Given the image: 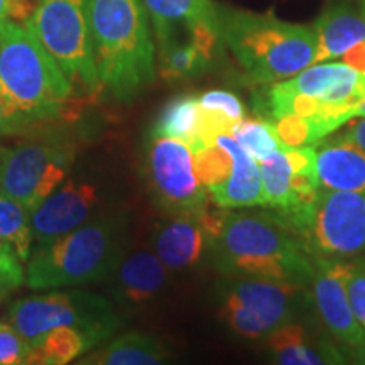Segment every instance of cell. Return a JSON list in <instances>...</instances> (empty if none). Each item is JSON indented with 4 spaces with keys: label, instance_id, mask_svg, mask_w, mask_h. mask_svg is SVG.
<instances>
[{
    "label": "cell",
    "instance_id": "cell-1",
    "mask_svg": "<svg viewBox=\"0 0 365 365\" xmlns=\"http://www.w3.org/2000/svg\"><path fill=\"white\" fill-rule=\"evenodd\" d=\"M223 276L252 277L309 287L314 257L271 212H228L210 247Z\"/></svg>",
    "mask_w": 365,
    "mask_h": 365
},
{
    "label": "cell",
    "instance_id": "cell-2",
    "mask_svg": "<svg viewBox=\"0 0 365 365\" xmlns=\"http://www.w3.org/2000/svg\"><path fill=\"white\" fill-rule=\"evenodd\" d=\"M90 26L102 88L118 102H130L156 78L144 0H90Z\"/></svg>",
    "mask_w": 365,
    "mask_h": 365
},
{
    "label": "cell",
    "instance_id": "cell-3",
    "mask_svg": "<svg viewBox=\"0 0 365 365\" xmlns=\"http://www.w3.org/2000/svg\"><path fill=\"white\" fill-rule=\"evenodd\" d=\"M125 220L100 215L75 230L31 250L26 284L31 289H59L110 277L124 255Z\"/></svg>",
    "mask_w": 365,
    "mask_h": 365
},
{
    "label": "cell",
    "instance_id": "cell-4",
    "mask_svg": "<svg viewBox=\"0 0 365 365\" xmlns=\"http://www.w3.org/2000/svg\"><path fill=\"white\" fill-rule=\"evenodd\" d=\"M222 41L257 83H276L314 63L313 26L286 22L272 14L220 9Z\"/></svg>",
    "mask_w": 365,
    "mask_h": 365
},
{
    "label": "cell",
    "instance_id": "cell-5",
    "mask_svg": "<svg viewBox=\"0 0 365 365\" xmlns=\"http://www.w3.org/2000/svg\"><path fill=\"white\" fill-rule=\"evenodd\" d=\"M73 93V83L29 26L2 21L0 97L29 122L58 117Z\"/></svg>",
    "mask_w": 365,
    "mask_h": 365
},
{
    "label": "cell",
    "instance_id": "cell-6",
    "mask_svg": "<svg viewBox=\"0 0 365 365\" xmlns=\"http://www.w3.org/2000/svg\"><path fill=\"white\" fill-rule=\"evenodd\" d=\"M9 323L29 346L53 328L70 327L83 333L93 349L115 335L120 317L103 296L58 291L14 301L9 308Z\"/></svg>",
    "mask_w": 365,
    "mask_h": 365
},
{
    "label": "cell",
    "instance_id": "cell-7",
    "mask_svg": "<svg viewBox=\"0 0 365 365\" xmlns=\"http://www.w3.org/2000/svg\"><path fill=\"white\" fill-rule=\"evenodd\" d=\"M303 291L307 287L286 282L225 276L217 287L218 318L240 339L264 340L298 319Z\"/></svg>",
    "mask_w": 365,
    "mask_h": 365
},
{
    "label": "cell",
    "instance_id": "cell-8",
    "mask_svg": "<svg viewBox=\"0 0 365 365\" xmlns=\"http://www.w3.org/2000/svg\"><path fill=\"white\" fill-rule=\"evenodd\" d=\"M24 22L73 85L90 95L102 90L91 39L90 0H38Z\"/></svg>",
    "mask_w": 365,
    "mask_h": 365
},
{
    "label": "cell",
    "instance_id": "cell-9",
    "mask_svg": "<svg viewBox=\"0 0 365 365\" xmlns=\"http://www.w3.org/2000/svg\"><path fill=\"white\" fill-rule=\"evenodd\" d=\"M284 227L313 257H357L365 252V193L319 188L313 203Z\"/></svg>",
    "mask_w": 365,
    "mask_h": 365
},
{
    "label": "cell",
    "instance_id": "cell-10",
    "mask_svg": "<svg viewBox=\"0 0 365 365\" xmlns=\"http://www.w3.org/2000/svg\"><path fill=\"white\" fill-rule=\"evenodd\" d=\"M75 161V148L61 137L22 140L0 148L2 196L33 212L63 185Z\"/></svg>",
    "mask_w": 365,
    "mask_h": 365
},
{
    "label": "cell",
    "instance_id": "cell-11",
    "mask_svg": "<svg viewBox=\"0 0 365 365\" xmlns=\"http://www.w3.org/2000/svg\"><path fill=\"white\" fill-rule=\"evenodd\" d=\"M143 170L150 196L166 215L195 213L210 198L196 175L193 149L178 137L150 135Z\"/></svg>",
    "mask_w": 365,
    "mask_h": 365
},
{
    "label": "cell",
    "instance_id": "cell-12",
    "mask_svg": "<svg viewBox=\"0 0 365 365\" xmlns=\"http://www.w3.org/2000/svg\"><path fill=\"white\" fill-rule=\"evenodd\" d=\"M312 299L323 327L333 340L346 349H357L365 341V330L355 318L346 294V276L350 262L345 259L314 257Z\"/></svg>",
    "mask_w": 365,
    "mask_h": 365
},
{
    "label": "cell",
    "instance_id": "cell-13",
    "mask_svg": "<svg viewBox=\"0 0 365 365\" xmlns=\"http://www.w3.org/2000/svg\"><path fill=\"white\" fill-rule=\"evenodd\" d=\"M97 186L70 180L59 185L31 212V232L36 245L48 244L90 220L98 205Z\"/></svg>",
    "mask_w": 365,
    "mask_h": 365
},
{
    "label": "cell",
    "instance_id": "cell-14",
    "mask_svg": "<svg viewBox=\"0 0 365 365\" xmlns=\"http://www.w3.org/2000/svg\"><path fill=\"white\" fill-rule=\"evenodd\" d=\"M153 250L170 272H185L200 266L210 255V239L198 213L168 215L154 232Z\"/></svg>",
    "mask_w": 365,
    "mask_h": 365
},
{
    "label": "cell",
    "instance_id": "cell-15",
    "mask_svg": "<svg viewBox=\"0 0 365 365\" xmlns=\"http://www.w3.org/2000/svg\"><path fill=\"white\" fill-rule=\"evenodd\" d=\"M112 294L124 308L137 309L164 291L170 271L150 249H137L122 255L110 274Z\"/></svg>",
    "mask_w": 365,
    "mask_h": 365
},
{
    "label": "cell",
    "instance_id": "cell-16",
    "mask_svg": "<svg viewBox=\"0 0 365 365\" xmlns=\"http://www.w3.org/2000/svg\"><path fill=\"white\" fill-rule=\"evenodd\" d=\"M215 143L232 156V171L222 185L208 190L210 198L218 207L228 210L262 207V176L259 161H255L230 134L218 135Z\"/></svg>",
    "mask_w": 365,
    "mask_h": 365
},
{
    "label": "cell",
    "instance_id": "cell-17",
    "mask_svg": "<svg viewBox=\"0 0 365 365\" xmlns=\"http://www.w3.org/2000/svg\"><path fill=\"white\" fill-rule=\"evenodd\" d=\"M269 360L281 365L345 364V355L328 336L309 331L296 322L286 323L264 339Z\"/></svg>",
    "mask_w": 365,
    "mask_h": 365
},
{
    "label": "cell",
    "instance_id": "cell-18",
    "mask_svg": "<svg viewBox=\"0 0 365 365\" xmlns=\"http://www.w3.org/2000/svg\"><path fill=\"white\" fill-rule=\"evenodd\" d=\"M156 39L159 44V75L166 81L202 75L217 58L218 49L196 38L190 26L175 27Z\"/></svg>",
    "mask_w": 365,
    "mask_h": 365
},
{
    "label": "cell",
    "instance_id": "cell-19",
    "mask_svg": "<svg viewBox=\"0 0 365 365\" xmlns=\"http://www.w3.org/2000/svg\"><path fill=\"white\" fill-rule=\"evenodd\" d=\"M317 175L322 188L365 193V150L339 135L319 143Z\"/></svg>",
    "mask_w": 365,
    "mask_h": 365
},
{
    "label": "cell",
    "instance_id": "cell-20",
    "mask_svg": "<svg viewBox=\"0 0 365 365\" xmlns=\"http://www.w3.org/2000/svg\"><path fill=\"white\" fill-rule=\"evenodd\" d=\"M313 29L317 34L314 63L331 61L365 41V17L346 4H333L318 17Z\"/></svg>",
    "mask_w": 365,
    "mask_h": 365
},
{
    "label": "cell",
    "instance_id": "cell-21",
    "mask_svg": "<svg viewBox=\"0 0 365 365\" xmlns=\"http://www.w3.org/2000/svg\"><path fill=\"white\" fill-rule=\"evenodd\" d=\"M170 362V352L161 341L148 333L132 331L120 335L81 364L93 365H159Z\"/></svg>",
    "mask_w": 365,
    "mask_h": 365
},
{
    "label": "cell",
    "instance_id": "cell-22",
    "mask_svg": "<svg viewBox=\"0 0 365 365\" xmlns=\"http://www.w3.org/2000/svg\"><path fill=\"white\" fill-rule=\"evenodd\" d=\"M144 6L156 38L195 22H220V7L213 0H144Z\"/></svg>",
    "mask_w": 365,
    "mask_h": 365
},
{
    "label": "cell",
    "instance_id": "cell-23",
    "mask_svg": "<svg viewBox=\"0 0 365 365\" xmlns=\"http://www.w3.org/2000/svg\"><path fill=\"white\" fill-rule=\"evenodd\" d=\"M202 122L203 110L200 107L198 97L180 95L164 105L149 135L178 137L193 149L202 134Z\"/></svg>",
    "mask_w": 365,
    "mask_h": 365
},
{
    "label": "cell",
    "instance_id": "cell-24",
    "mask_svg": "<svg viewBox=\"0 0 365 365\" xmlns=\"http://www.w3.org/2000/svg\"><path fill=\"white\" fill-rule=\"evenodd\" d=\"M90 349V341L83 333L70 327H58L29 346L26 364L65 365L81 357Z\"/></svg>",
    "mask_w": 365,
    "mask_h": 365
},
{
    "label": "cell",
    "instance_id": "cell-25",
    "mask_svg": "<svg viewBox=\"0 0 365 365\" xmlns=\"http://www.w3.org/2000/svg\"><path fill=\"white\" fill-rule=\"evenodd\" d=\"M259 168L262 176V207H267L271 212H282L293 207L294 170L284 145L274 150L269 158L259 161Z\"/></svg>",
    "mask_w": 365,
    "mask_h": 365
},
{
    "label": "cell",
    "instance_id": "cell-26",
    "mask_svg": "<svg viewBox=\"0 0 365 365\" xmlns=\"http://www.w3.org/2000/svg\"><path fill=\"white\" fill-rule=\"evenodd\" d=\"M0 244H9L27 262L33 250L31 212L21 203L2 196L0 198Z\"/></svg>",
    "mask_w": 365,
    "mask_h": 365
},
{
    "label": "cell",
    "instance_id": "cell-27",
    "mask_svg": "<svg viewBox=\"0 0 365 365\" xmlns=\"http://www.w3.org/2000/svg\"><path fill=\"white\" fill-rule=\"evenodd\" d=\"M232 137L252 156L255 161H262L281 148V140L276 134L274 124L261 118L244 117L232 129Z\"/></svg>",
    "mask_w": 365,
    "mask_h": 365
},
{
    "label": "cell",
    "instance_id": "cell-28",
    "mask_svg": "<svg viewBox=\"0 0 365 365\" xmlns=\"http://www.w3.org/2000/svg\"><path fill=\"white\" fill-rule=\"evenodd\" d=\"M196 175L207 191L213 186L222 185L232 171V156L222 145H205L193 150Z\"/></svg>",
    "mask_w": 365,
    "mask_h": 365
},
{
    "label": "cell",
    "instance_id": "cell-29",
    "mask_svg": "<svg viewBox=\"0 0 365 365\" xmlns=\"http://www.w3.org/2000/svg\"><path fill=\"white\" fill-rule=\"evenodd\" d=\"M198 102L202 108L207 110H215L232 120L239 122L245 117V107L242 100L235 93L227 90H210L200 95Z\"/></svg>",
    "mask_w": 365,
    "mask_h": 365
},
{
    "label": "cell",
    "instance_id": "cell-30",
    "mask_svg": "<svg viewBox=\"0 0 365 365\" xmlns=\"http://www.w3.org/2000/svg\"><path fill=\"white\" fill-rule=\"evenodd\" d=\"M345 286L355 318L365 330V259L350 262Z\"/></svg>",
    "mask_w": 365,
    "mask_h": 365
},
{
    "label": "cell",
    "instance_id": "cell-31",
    "mask_svg": "<svg viewBox=\"0 0 365 365\" xmlns=\"http://www.w3.org/2000/svg\"><path fill=\"white\" fill-rule=\"evenodd\" d=\"M29 345L11 323H0V365L26 364Z\"/></svg>",
    "mask_w": 365,
    "mask_h": 365
},
{
    "label": "cell",
    "instance_id": "cell-32",
    "mask_svg": "<svg viewBox=\"0 0 365 365\" xmlns=\"http://www.w3.org/2000/svg\"><path fill=\"white\" fill-rule=\"evenodd\" d=\"M274 129L279 137L282 145H291V148H298V145H312L309 144V122L307 117L299 115H286L274 120Z\"/></svg>",
    "mask_w": 365,
    "mask_h": 365
},
{
    "label": "cell",
    "instance_id": "cell-33",
    "mask_svg": "<svg viewBox=\"0 0 365 365\" xmlns=\"http://www.w3.org/2000/svg\"><path fill=\"white\" fill-rule=\"evenodd\" d=\"M29 125V122L21 113H17L6 100L0 97V137L12 135L16 132L27 129Z\"/></svg>",
    "mask_w": 365,
    "mask_h": 365
},
{
    "label": "cell",
    "instance_id": "cell-34",
    "mask_svg": "<svg viewBox=\"0 0 365 365\" xmlns=\"http://www.w3.org/2000/svg\"><path fill=\"white\" fill-rule=\"evenodd\" d=\"M31 14L27 0H0V22L11 17L14 21H27Z\"/></svg>",
    "mask_w": 365,
    "mask_h": 365
},
{
    "label": "cell",
    "instance_id": "cell-35",
    "mask_svg": "<svg viewBox=\"0 0 365 365\" xmlns=\"http://www.w3.org/2000/svg\"><path fill=\"white\" fill-rule=\"evenodd\" d=\"M341 59H344L345 65L354 68V70L360 73V75H365V41L355 44L354 48H350L349 51L341 56Z\"/></svg>",
    "mask_w": 365,
    "mask_h": 365
},
{
    "label": "cell",
    "instance_id": "cell-36",
    "mask_svg": "<svg viewBox=\"0 0 365 365\" xmlns=\"http://www.w3.org/2000/svg\"><path fill=\"white\" fill-rule=\"evenodd\" d=\"M341 137L349 140V143L357 145V148L365 150V117L360 122H357V124L350 125L349 129L341 134Z\"/></svg>",
    "mask_w": 365,
    "mask_h": 365
},
{
    "label": "cell",
    "instance_id": "cell-37",
    "mask_svg": "<svg viewBox=\"0 0 365 365\" xmlns=\"http://www.w3.org/2000/svg\"><path fill=\"white\" fill-rule=\"evenodd\" d=\"M352 359L357 364H365V341L362 345H359L357 349L352 350Z\"/></svg>",
    "mask_w": 365,
    "mask_h": 365
},
{
    "label": "cell",
    "instance_id": "cell-38",
    "mask_svg": "<svg viewBox=\"0 0 365 365\" xmlns=\"http://www.w3.org/2000/svg\"><path fill=\"white\" fill-rule=\"evenodd\" d=\"M357 117H365V95H364V100H362V103L359 105V108H357Z\"/></svg>",
    "mask_w": 365,
    "mask_h": 365
},
{
    "label": "cell",
    "instance_id": "cell-39",
    "mask_svg": "<svg viewBox=\"0 0 365 365\" xmlns=\"http://www.w3.org/2000/svg\"><path fill=\"white\" fill-rule=\"evenodd\" d=\"M359 2V6H360V12L364 14V17H365V0H357Z\"/></svg>",
    "mask_w": 365,
    "mask_h": 365
},
{
    "label": "cell",
    "instance_id": "cell-40",
    "mask_svg": "<svg viewBox=\"0 0 365 365\" xmlns=\"http://www.w3.org/2000/svg\"><path fill=\"white\" fill-rule=\"evenodd\" d=\"M4 296H6V291H4V287H2V284H0V299L4 298Z\"/></svg>",
    "mask_w": 365,
    "mask_h": 365
},
{
    "label": "cell",
    "instance_id": "cell-41",
    "mask_svg": "<svg viewBox=\"0 0 365 365\" xmlns=\"http://www.w3.org/2000/svg\"><path fill=\"white\" fill-rule=\"evenodd\" d=\"M0 46H2V22H0Z\"/></svg>",
    "mask_w": 365,
    "mask_h": 365
},
{
    "label": "cell",
    "instance_id": "cell-42",
    "mask_svg": "<svg viewBox=\"0 0 365 365\" xmlns=\"http://www.w3.org/2000/svg\"><path fill=\"white\" fill-rule=\"evenodd\" d=\"M0 198H2V191H0Z\"/></svg>",
    "mask_w": 365,
    "mask_h": 365
}]
</instances>
